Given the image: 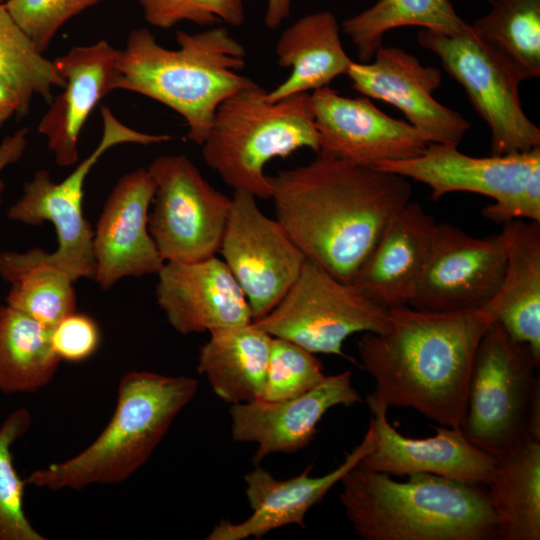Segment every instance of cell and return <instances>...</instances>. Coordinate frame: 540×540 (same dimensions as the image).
<instances>
[{"label":"cell","instance_id":"obj_1","mask_svg":"<svg viewBox=\"0 0 540 540\" xmlns=\"http://www.w3.org/2000/svg\"><path fill=\"white\" fill-rule=\"evenodd\" d=\"M269 181L276 220L306 260L348 283L412 194L400 175L324 153Z\"/></svg>","mask_w":540,"mask_h":540},{"label":"cell","instance_id":"obj_2","mask_svg":"<svg viewBox=\"0 0 540 540\" xmlns=\"http://www.w3.org/2000/svg\"><path fill=\"white\" fill-rule=\"evenodd\" d=\"M388 313L386 332H366L357 342L374 380L369 408H411L441 426L461 428L475 353L492 316L484 308L429 312L407 305Z\"/></svg>","mask_w":540,"mask_h":540},{"label":"cell","instance_id":"obj_3","mask_svg":"<svg viewBox=\"0 0 540 540\" xmlns=\"http://www.w3.org/2000/svg\"><path fill=\"white\" fill-rule=\"evenodd\" d=\"M391 475L356 465L341 479L340 501L364 540H492L497 522L488 491L427 473Z\"/></svg>","mask_w":540,"mask_h":540},{"label":"cell","instance_id":"obj_4","mask_svg":"<svg viewBox=\"0 0 540 540\" xmlns=\"http://www.w3.org/2000/svg\"><path fill=\"white\" fill-rule=\"evenodd\" d=\"M177 49L160 45L146 28L132 30L120 50L117 90L153 99L186 121L187 137L202 145L219 105L257 83L240 73L246 50L224 26L176 32Z\"/></svg>","mask_w":540,"mask_h":540},{"label":"cell","instance_id":"obj_5","mask_svg":"<svg viewBox=\"0 0 540 540\" xmlns=\"http://www.w3.org/2000/svg\"><path fill=\"white\" fill-rule=\"evenodd\" d=\"M198 385L187 376L127 373L119 382L112 418L99 436L77 455L32 472L26 484L56 491L125 481L151 457Z\"/></svg>","mask_w":540,"mask_h":540},{"label":"cell","instance_id":"obj_6","mask_svg":"<svg viewBox=\"0 0 540 540\" xmlns=\"http://www.w3.org/2000/svg\"><path fill=\"white\" fill-rule=\"evenodd\" d=\"M265 94L255 84L225 99L201 145L205 163L228 186L263 200L271 197L268 162L303 148L320 150L310 93L277 101Z\"/></svg>","mask_w":540,"mask_h":540},{"label":"cell","instance_id":"obj_7","mask_svg":"<svg viewBox=\"0 0 540 540\" xmlns=\"http://www.w3.org/2000/svg\"><path fill=\"white\" fill-rule=\"evenodd\" d=\"M102 137L93 150L62 181L55 182L47 170L34 173L25 183L23 195L7 216L11 220L38 226L51 222L57 235V248L51 253L35 248L24 253H0V276L35 266H48L67 273L74 281L94 279V231L83 215L84 184L87 175L102 155L123 143L157 144L172 139L168 134L135 130L121 122L107 106L101 107Z\"/></svg>","mask_w":540,"mask_h":540},{"label":"cell","instance_id":"obj_8","mask_svg":"<svg viewBox=\"0 0 540 540\" xmlns=\"http://www.w3.org/2000/svg\"><path fill=\"white\" fill-rule=\"evenodd\" d=\"M539 363L531 348L496 321L477 347L461 430L498 456L525 435L540 438Z\"/></svg>","mask_w":540,"mask_h":540},{"label":"cell","instance_id":"obj_9","mask_svg":"<svg viewBox=\"0 0 540 540\" xmlns=\"http://www.w3.org/2000/svg\"><path fill=\"white\" fill-rule=\"evenodd\" d=\"M253 322L272 337L293 342L313 354L348 358L343 352L345 340L359 332H386L389 313L351 283L306 260L277 306Z\"/></svg>","mask_w":540,"mask_h":540},{"label":"cell","instance_id":"obj_10","mask_svg":"<svg viewBox=\"0 0 540 540\" xmlns=\"http://www.w3.org/2000/svg\"><path fill=\"white\" fill-rule=\"evenodd\" d=\"M154 183L148 229L165 262L216 256L231 198L213 187L185 155H162L148 166Z\"/></svg>","mask_w":540,"mask_h":540},{"label":"cell","instance_id":"obj_11","mask_svg":"<svg viewBox=\"0 0 540 540\" xmlns=\"http://www.w3.org/2000/svg\"><path fill=\"white\" fill-rule=\"evenodd\" d=\"M418 43L435 53L445 70L466 91L491 131V155L540 147V129L523 111L519 79L473 33L422 29Z\"/></svg>","mask_w":540,"mask_h":540},{"label":"cell","instance_id":"obj_12","mask_svg":"<svg viewBox=\"0 0 540 540\" xmlns=\"http://www.w3.org/2000/svg\"><path fill=\"white\" fill-rule=\"evenodd\" d=\"M219 252L247 298L253 321L277 306L306 261L282 225L244 190L231 197Z\"/></svg>","mask_w":540,"mask_h":540},{"label":"cell","instance_id":"obj_13","mask_svg":"<svg viewBox=\"0 0 540 540\" xmlns=\"http://www.w3.org/2000/svg\"><path fill=\"white\" fill-rule=\"evenodd\" d=\"M506 268L501 233L474 237L437 223L434 240L407 306L429 312L484 308L497 293Z\"/></svg>","mask_w":540,"mask_h":540},{"label":"cell","instance_id":"obj_14","mask_svg":"<svg viewBox=\"0 0 540 540\" xmlns=\"http://www.w3.org/2000/svg\"><path fill=\"white\" fill-rule=\"evenodd\" d=\"M320 150L365 167L422 153L428 140L409 122L390 117L368 97L350 98L325 86L310 93Z\"/></svg>","mask_w":540,"mask_h":540},{"label":"cell","instance_id":"obj_15","mask_svg":"<svg viewBox=\"0 0 540 540\" xmlns=\"http://www.w3.org/2000/svg\"><path fill=\"white\" fill-rule=\"evenodd\" d=\"M346 74L354 90L399 109L429 143L458 145L470 128L460 113L433 97L441 71L401 48L382 46L371 61H352Z\"/></svg>","mask_w":540,"mask_h":540},{"label":"cell","instance_id":"obj_16","mask_svg":"<svg viewBox=\"0 0 540 540\" xmlns=\"http://www.w3.org/2000/svg\"><path fill=\"white\" fill-rule=\"evenodd\" d=\"M154 193L147 168L124 174L110 192L93 238L94 280L102 289L124 277L157 274L164 265L148 229Z\"/></svg>","mask_w":540,"mask_h":540},{"label":"cell","instance_id":"obj_17","mask_svg":"<svg viewBox=\"0 0 540 540\" xmlns=\"http://www.w3.org/2000/svg\"><path fill=\"white\" fill-rule=\"evenodd\" d=\"M156 300L169 324L183 335L212 332L253 321L251 308L225 262H165L157 273Z\"/></svg>","mask_w":540,"mask_h":540},{"label":"cell","instance_id":"obj_18","mask_svg":"<svg viewBox=\"0 0 540 540\" xmlns=\"http://www.w3.org/2000/svg\"><path fill=\"white\" fill-rule=\"evenodd\" d=\"M351 371L326 376L308 392L291 399H256L231 404V434L236 442H254L256 465L273 453H293L305 448L317 433L324 414L337 405L362 402L352 385Z\"/></svg>","mask_w":540,"mask_h":540},{"label":"cell","instance_id":"obj_19","mask_svg":"<svg viewBox=\"0 0 540 540\" xmlns=\"http://www.w3.org/2000/svg\"><path fill=\"white\" fill-rule=\"evenodd\" d=\"M375 447L359 466L389 475L427 473L487 486L495 457L472 444L459 427L437 426L427 438L400 434L387 420V409L370 408Z\"/></svg>","mask_w":540,"mask_h":540},{"label":"cell","instance_id":"obj_20","mask_svg":"<svg viewBox=\"0 0 540 540\" xmlns=\"http://www.w3.org/2000/svg\"><path fill=\"white\" fill-rule=\"evenodd\" d=\"M64 79L63 91L50 101L38 124L57 165L67 167L79 158L81 130L97 104L117 90L121 75L120 50L105 40L75 46L54 60Z\"/></svg>","mask_w":540,"mask_h":540},{"label":"cell","instance_id":"obj_21","mask_svg":"<svg viewBox=\"0 0 540 540\" xmlns=\"http://www.w3.org/2000/svg\"><path fill=\"white\" fill-rule=\"evenodd\" d=\"M375 441L373 427L369 424L361 442L346 454L344 461L319 477L310 476L312 465L289 479H277L257 465L244 477L251 515L239 523L221 520L206 539L261 538L275 529L293 524L304 528V518L310 508L318 504L348 471L374 449Z\"/></svg>","mask_w":540,"mask_h":540},{"label":"cell","instance_id":"obj_22","mask_svg":"<svg viewBox=\"0 0 540 540\" xmlns=\"http://www.w3.org/2000/svg\"><path fill=\"white\" fill-rule=\"evenodd\" d=\"M538 165L540 147L474 157L460 152L458 145L430 142L416 157L385 161L374 168L426 184L433 200L452 192H470L502 202L522 189Z\"/></svg>","mask_w":540,"mask_h":540},{"label":"cell","instance_id":"obj_23","mask_svg":"<svg viewBox=\"0 0 540 540\" xmlns=\"http://www.w3.org/2000/svg\"><path fill=\"white\" fill-rule=\"evenodd\" d=\"M437 223L408 202L389 219L351 284L387 308L408 305L426 264Z\"/></svg>","mask_w":540,"mask_h":540},{"label":"cell","instance_id":"obj_24","mask_svg":"<svg viewBox=\"0 0 540 540\" xmlns=\"http://www.w3.org/2000/svg\"><path fill=\"white\" fill-rule=\"evenodd\" d=\"M506 268L500 287L484 307L508 334L540 359V223L503 224Z\"/></svg>","mask_w":540,"mask_h":540},{"label":"cell","instance_id":"obj_25","mask_svg":"<svg viewBox=\"0 0 540 540\" xmlns=\"http://www.w3.org/2000/svg\"><path fill=\"white\" fill-rule=\"evenodd\" d=\"M277 64L290 68L289 77L267 92L269 101L328 86L346 74L353 60L340 39L336 17L327 10L307 14L281 33L275 45Z\"/></svg>","mask_w":540,"mask_h":540},{"label":"cell","instance_id":"obj_26","mask_svg":"<svg viewBox=\"0 0 540 540\" xmlns=\"http://www.w3.org/2000/svg\"><path fill=\"white\" fill-rule=\"evenodd\" d=\"M272 338L253 321L214 330L200 348L197 371L207 378L213 392L227 403L260 399Z\"/></svg>","mask_w":540,"mask_h":540},{"label":"cell","instance_id":"obj_27","mask_svg":"<svg viewBox=\"0 0 540 540\" xmlns=\"http://www.w3.org/2000/svg\"><path fill=\"white\" fill-rule=\"evenodd\" d=\"M498 539H540V438L525 435L495 457L487 485Z\"/></svg>","mask_w":540,"mask_h":540},{"label":"cell","instance_id":"obj_28","mask_svg":"<svg viewBox=\"0 0 540 540\" xmlns=\"http://www.w3.org/2000/svg\"><path fill=\"white\" fill-rule=\"evenodd\" d=\"M52 329L28 315L0 306V390L31 393L54 377L60 358L55 353Z\"/></svg>","mask_w":540,"mask_h":540},{"label":"cell","instance_id":"obj_29","mask_svg":"<svg viewBox=\"0 0 540 540\" xmlns=\"http://www.w3.org/2000/svg\"><path fill=\"white\" fill-rule=\"evenodd\" d=\"M470 25L477 38L519 79L540 75V0H493Z\"/></svg>","mask_w":540,"mask_h":540},{"label":"cell","instance_id":"obj_30","mask_svg":"<svg viewBox=\"0 0 540 540\" xmlns=\"http://www.w3.org/2000/svg\"><path fill=\"white\" fill-rule=\"evenodd\" d=\"M418 26L442 33L468 28L449 0H378L370 8L343 21L344 32L354 44L360 62H369L382 47L385 33Z\"/></svg>","mask_w":540,"mask_h":540},{"label":"cell","instance_id":"obj_31","mask_svg":"<svg viewBox=\"0 0 540 540\" xmlns=\"http://www.w3.org/2000/svg\"><path fill=\"white\" fill-rule=\"evenodd\" d=\"M0 74L18 91L22 116L34 95L50 102L52 89L64 86L55 62L43 56L4 3H0Z\"/></svg>","mask_w":540,"mask_h":540},{"label":"cell","instance_id":"obj_32","mask_svg":"<svg viewBox=\"0 0 540 540\" xmlns=\"http://www.w3.org/2000/svg\"><path fill=\"white\" fill-rule=\"evenodd\" d=\"M3 279L11 284L6 305L51 329L76 310L74 280L61 270L35 266Z\"/></svg>","mask_w":540,"mask_h":540},{"label":"cell","instance_id":"obj_33","mask_svg":"<svg viewBox=\"0 0 540 540\" xmlns=\"http://www.w3.org/2000/svg\"><path fill=\"white\" fill-rule=\"evenodd\" d=\"M25 408L12 412L0 427V540H46L30 523L23 508L25 480L13 462L12 446L29 429Z\"/></svg>","mask_w":540,"mask_h":540},{"label":"cell","instance_id":"obj_34","mask_svg":"<svg viewBox=\"0 0 540 540\" xmlns=\"http://www.w3.org/2000/svg\"><path fill=\"white\" fill-rule=\"evenodd\" d=\"M325 377L322 364L313 353L293 342L273 337L260 399L281 401L298 397Z\"/></svg>","mask_w":540,"mask_h":540},{"label":"cell","instance_id":"obj_35","mask_svg":"<svg viewBox=\"0 0 540 540\" xmlns=\"http://www.w3.org/2000/svg\"><path fill=\"white\" fill-rule=\"evenodd\" d=\"M145 21L169 29L189 21L201 26L224 22L233 27L245 21L244 0H138Z\"/></svg>","mask_w":540,"mask_h":540},{"label":"cell","instance_id":"obj_36","mask_svg":"<svg viewBox=\"0 0 540 540\" xmlns=\"http://www.w3.org/2000/svg\"><path fill=\"white\" fill-rule=\"evenodd\" d=\"M105 0H7L12 18L44 53L58 30L71 18Z\"/></svg>","mask_w":540,"mask_h":540},{"label":"cell","instance_id":"obj_37","mask_svg":"<svg viewBox=\"0 0 540 540\" xmlns=\"http://www.w3.org/2000/svg\"><path fill=\"white\" fill-rule=\"evenodd\" d=\"M51 340L60 360L81 362L97 350L100 331L93 318L74 312L52 328Z\"/></svg>","mask_w":540,"mask_h":540},{"label":"cell","instance_id":"obj_38","mask_svg":"<svg viewBox=\"0 0 540 540\" xmlns=\"http://www.w3.org/2000/svg\"><path fill=\"white\" fill-rule=\"evenodd\" d=\"M482 215L502 224L517 219L540 223V165L532 170L518 193L505 201L487 205Z\"/></svg>","mask_w":540,"mask_h":540},{"label":"cell","instance_id":"obj_39","mask_svg":"<svg viewBox=\"0 0 540 540\" xmlns=\"http://www.w3.org/2000/svg\"><path fill=\"white\" fill-rule=\"evenodd\" d=\"M28 132L27 128H21L12 135L3 138L0 143V172L8 165L21 159L28 143ZM3 189L4 183L0 179V204Z\"/></svg>","mask_w":540,"mask_h":540},{"label":"cell","instance_id":"obj_40","mask_svg":"<svg viewBox=\"0 0 540 540\" xmlns=\"http://www.w3.org/2000/svg\"><path fill=\"white\" fill-rule=\"evenodd\" d=\"M13 115L22 117V102L16 88L0 74V126Z\"/></svg>","mask_w":540,"mask_h":540},{"label":"cell","instance_id":"obj_41","mask_svg":"<svg viewBox=\"0 0 540 540\" xmlns=\"http://www.w3.org/2000/svg\"><path fill=\"white\" fill-rule=\"evenodd\" d=\"M291 0H268L264 22L267 28L276 29L289 17Z\"/></svg>","mask_w":540,"mask_h":540},{"label":"cell","instance_id":"obj_42","mask_svg":"<svg viewBox=\"0 0 540 540\" xmlns=\"http://www.w3.org/2000/svg\"><path fill=\"white\" fill-rule=\"evenodd\" d=\"M4 1L6 2L7 0H0V3H3Z\"/></svg>","mask_w":540,"mask_h":540},{"label":"cell","instance_id":"obj_43","mask_svg":"<svg viewBox=\"0 0 540 540\" xmlns=\"http://www.w3.org/2000/svg\"><path fill=\"white\" fill-rule=\"evenodd\" d=\"M493 0H490V2H492Z\"/></svg>","mask_w":540,"mask_h":540}]
</instances>
